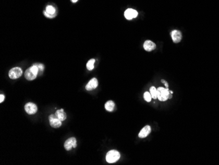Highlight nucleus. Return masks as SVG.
<instances>
[{"mask_svg": "<svg viewBox=\"0 0 219 165\" xmlns=\"http://www.w3.org/2000/svg\"><path fill=\"white\" fill-rule=\"evenodd\" d=\"M38 74H39V69L36 65H34L26 70L24 77L28 80H33L36 78Z\"/></svg>", "mask_w": 219, "mask_h": 165, "instance_id": "nucleus-1", "label": "nucleus"}, {"mask_svg": "<svg viewBox=\"0 0 219 165\" xmlns=\"http://www.w3.org/2000/svg\"><path fill=\"white\" fill-rule=\"evenodd\" d=\"M157 99L161 101H165L169 100V94L170 93L169 88H164L163 87H159L157 89Z\"/></svg>", "mask_w": 219, "mask_h": 165, "instance_id": "nucleus-2", "label": "nucleus"}, {"mask_svg": "<svg viewBox=\"0 0 219 165\" xmlns=\"http://www.w3.org/2000/svg\"><path fill=\"white\" fill-rule=\"evenodd\" d=\"M120 159V153L116 150H111L106 154V160L108 163H114Z\"/></svg>", "mask_w": 219, "mask_h": 165, "instance_id": "nucleus-3", "label": "nucleus"}, {"mask_svg": "<svg viewBox=\"0 0 219 165\" xmlns=\"http://www.w3.org/2000/svg\"><path fill=\"white\" fill-rule=\"evenodd\" d=\"M22 74V70L19 67L12 68L9 72V77L11 79H17Z\"/></svg>", "mask_w": 219, "mask_h": 165, "instance_id": "nucleus-4", "label": "nucleus"}, {"mask_svg": "<svg viewBox=\"0 0 219 165\" xmlns=\"http://www.w3.org/2000/svg\"><path fill=\"white\" fill-rule=\"evenodd\" d=\"M49 120L50 125L51 126V127H53V128H59V127H60L61 125H62V121L60 120L57 117V116H56L55 114L50 115L49 117Z\"/></svg>", "mask_w": 219, "mask_h": 165, "instance_id": "nucleus-5", "label": "nucleus"}, {"mask_svg": "<svg viewBox=\"0 0 219 165\" xmlns=\"http://www.w3.org/2000/svg\"><path fill=\"white\" fill-rule=\"evenodd\" d=\"M65 149L67 151H70L72 148H76L77 147V140L75 138H70L65 141L64 145Z\"/></svg>", "mask_w": 219, "mask_h": 165, "instance_id": "nucleus-6", "label": "nucleus"}, {"mask_svg": "<svg viewBox=\"0 0 219 165\" xmlns=\"http://www.w3.org/2000/svg\"><path fill=\"white\" fill-rule=\"evenodd\" d=\"M24 109L28 115H34L37 111V105L31 102L28 103L25 105Z\"/></svg>", "mask_w": 219, "mask_h": 165, "instance_id": "nucleus-7", "label": "nucleus"}, {"mask_svg": "<svg viewBox=\"0 0 219 165\" xmlns=\"http://www.w3.org/2000/svg\"><path fill=\"white\" fill-rule=\"evenodd\" d=\"M170 36H171L172 40L174 43H179L180 41H181L182 36L181 32H180L179 30H175L170 32Z\"/></svg>", "mask_w": 219, "mask_h": 165, "instance_id": "nucleus-8", "label": "nucleus"}, {"mask_svg": "<svg viewBox=\"0 0 219 165\" xmlns=\"http://www.w3.org/2000/svg\"><path fill=\"white\" fill-rule=\"evenodd\" d=\"M124 15L125 17L127 20H131L137 17V15H138V12H137L136 10L133 9H128L125 11Z\"/></svg>", "mask_w": 219, "mask_h": 165, "instance_id": "nucleus-9", "label": "nucleus"}, {"mask_svg": "<svg viewBox=\"0 0 219 165\" xmlns=\"http://www.w3.org/2000/svg\"><path fill=\"white\" fill-rule=\"evenodd\" d=\"M98 80H96V78H92V79H91L89 82H88L87 84L86 85L85 89H86V90H87V91L93 90L98 87Z\"/></svg>", "mask_w": 219, "mask_h": 165, "instance_id": "nucleus-10", "label": "nucleus"}, {"mask_svg": "<svg viewBox=\"0 0 219 165\" xmlns=\"http://www.w3.org/2000/svg\"><path fill=\"white\" fill-rule=\"evenodd\" d=\"M151 127L150 126H145L139 132V137L140 138H146V137L150 134V132H151Z\"/></svg>", "mask_w": 219, "mask_h": 165, "instance_id": "nucleus-11", "label": "nucleus"}, {"mask_svg": "<svg viewBox=\"0 0 219 165\" xmlns=\"http://www.w3.org/2000/svg\"><path fill=\"white\" fill-rule=\"evenodd\" d=\"M156 48V45L150 40H146L144 43V49L146 52H151Z\"/></svg>", "mask_w": 219, "mask_h": 165, "instance_id": "nucleus-12", "label": "nucleus"}, {"mask_svg": "<svg viewBox=\"0 0 219 165\" xmlns=\"http://www.w3.org/2000/svg\"><path fill=\"white\" fill-rule=\"evenodd\" d=\"M55 115H56V116H57V117L62 122L64 121V120H65L66 119H67V114L65 113L63 109H60V110H57V111H56Z\"/></svg>", "mask_w": 219, "mask_h": 165, "instance_id": "nucleus-13", "label": "nucleus"}, {"mask_svg": "<svg viewBox=\"0 0 219 165\" xmlns=\"http://www.w3.org/2000/svg\"><path fill=\"white\" fill-rule=\"evenodd\" d=\"M114 107H115V103L113 101H108L105 104V109L106 111L109 112H112L114 111Z\"/></svg>", "mask_w": 219, "mask_h": 165, "instance_id": "nucleus-14", "label": "nucleus"}, {"mask_svg": "<svg viewBox=\"0 0 219 165\" xmlns=\"http://www.w3.org/2000/svg\"><path fill=\"white\" fill-rule=\"evenodd\" d=\"M150 93L152 95V97L154 100L157 98V89L154 87V86H152L150 89Z\"/></svg>", "mask_w": 219, "mask_h": 165, "instance_id": "nucleus-15", "label": "nucleus"}, {"mask_svg": "<svg viewBox=\"0 0 219 165\" xmlns=\"http://www.w3.org/2000/svg\"><path fill=\"white\" fill-rule=\"evenodd\" d=\"M45 11L48 13L49 14L51 15H57L56 13V9L54 7H53L51 6H48L46 7V9H45Z\"/></svg>", "mask_w": 219, "mask_h": 165, "instance_id": "nucleus-16", "label": "nucleus"}, {"mask_svg": "<svg viewBox=\"0 0 219 165\" xmlns=\"http://www.w3.org/2000/svg\"><path fill=\"white\" fill-rule=\"evenodd\" d=\"M95 62V60L94 59H91L87 63V68L89 70H92L94 68V63Z\"/></svg>", "mask_w": 219, "mask_h": 165, "instance_id": "nucleus-17", "label": "nucleus"}, {"mask_svg": "<svg viewBox=\"0 0 219 165\" xmlns=\"http://www.w3.org/2000/svg\"><path fill=\"white\" fill-rule=\"evenodd\" d=\"M152 98V95L151 94H150V93L148 92V91H146V92L144 93V99L145 100V101H147V102H150Z\"/></svg>", "mask_w": 219, "mask_h": 165, "instance_id": "nucleus-18", "label": "nucleus"}, {"mask_svg": "<svg viewBox=\"0 0 219 165\" xmlns=\"http://www.w3.org/2000/svg\"><path fill=\"white\" fill-rule=\"evenodd\" d=\"M37 66L38 69H39V74H41V73L43 72V70H44V65L43 64H40V63H37V64H35Z\"/></svg>", "mask_w": 219, "mask_h": 165, "instance_id": "nucleus-19", "label": "nucleus"}, {"mask_svg": "<svg viewBox=\"0 0 219 165\" xmlns=\"http://www.w3.org/2000/svg\"><path fill=\"white\" fill-rule=\"evenodd\" d=\"M43 14L45 15V16L47 17V18H49V19H51V18H54L55 17H56V15H51V14H49L48 13H47L46 11H43Z\"/></svg>", "mask_w": 219, "mask_h": 165, "instance_id": "nucleus-20", "label": "nucleus"}, {"mask_svg": "<svg viewBox=\"0 0 219 165\" xmlns=\"http://www.w3.org/2000/svg\"><path fill=\"white\" fill-rule=\"evenodd\" d=\"M5 100V95H0V103H2Z\"/></svg>", "mask_w": 219, "mask_h": 165, "instance_id": "nucleus-21", "label": "nucleus"}, {"mask_svg": "<svg viewBox=\"0 0 219 165\" xmlns=\"http://www.w3.org/2000/svg\"><path fill=\"white\" fill-rule=\"evenodd\" d=\"M164 84H165V87H166V88H169V84H168V82H165L164 83Z\"/></svg>", "mask_w": 219, "mask_h": 165, "instance_id": "nucleus-22", "label": "nucleus"}, {"mask_svg": "<svg viewBox=\"0 0 219 165\" xmlns=\"http://www.w3.org/2000/svg\"><path fill=\"white\" fill-rule=\"evenodd\" d=\"M72 1L73 2V3H76V2L78 1V0H72Z\"/></svg>", "mask_w": 219, "mask_h": 165, "instance_id": "nucleus-23", "label": "nucleus"}]
</instances>
